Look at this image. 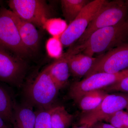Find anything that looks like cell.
<instances>
[{
  "mask_svg": "<svg viewBox=\"0 0 128 128\" xmlns=\"http://www.w3.org/2000/svg\"><path fill=\"white\" fill-rule=\"evenodd\" d=\"M128 42V20L118 25L101 28L82 43L71 48L73 54L82 53L90 57L102 54Z\"/></svg>",
  "mask_w": 128,
  "mask_h": 128,
  "instance_id": "1",
  "label": "cell"
},
{
  "mask_svg": "<svg viewBox=\"0 0 128 128\" xmlns=\"http://www.w3.org/2000/svg\"><path fill=\"white\" fill-rule=\"evenodd\" d=\"M59 90L48 73V66L40 72L24 87L26 102L38 109L47 110L54 106Z\"/></svg>",
  "mask_w": 128,
  "mask_h": 128,
  "instance_id": "2",
  "label": "cell"
},
{
  "mask_svg": "<svg viewBox=\"0 0 128 128\" xmlns=\"http://www.w3.org/2000/svg\"><path fill=\"white\" fill-rule=\"evenodd\" d=\"M128 18V0H106L76 45L82 43L97 30L118 25Z\"/></svg>",
  "mask_w": 128,
  "mask_h": 128,
  "instance_id": "3",
  "label": "cell"
},
{
  "mask_svg": "<svg viewBox=\"0 0 128 128\" xmlns=\"http://www.w3.org/2000/svg\"><path fill=\"white\" fill-rule=\"evenodd\" d=\"M0 48L25 60L31 55L21 40L12 13L0 8Z\"/></svg>",
  "mask_w": 128,
  "mask_h": 128,
  "instance_id": "4",
  "label": "cell"
},
{
  "mask_svg": "<svg viewBox=\"0 0 128 128\" xmlns=\"http://www.w3.org/2000/svg\"><path fill=\"white\" fill-rule=\"evenodd\" d=\"M128 77V69L115 73H98L73 82L70 87L69 96L76 103L84 94L92 91L103 89Z\"/></svg>",
  "mask_w": 128,
  "mask_h": 128,
  "instance_id": "5",
  "label": "cell"
},
{
  "mask_svg": "<svg viewBox=\"0 0 128 128\" xmlns=\"http://www.w3.org/2000/svg\"><path fill=\"white\" fill-rule=\"evenodd\" d=\"M128 106V93L116 92L108 94L98 107L85 112L80 118V123L88 128L104 121L108 116L126 108Z\"/></svg>",
  "mask_w": 128,
  "mask_h": 128,
  "instance_id": "6",
  "label": "cell"
},
{
  "mask_svg": "<svg viewBox=\"0 0 128 128\" xmlns=\"http://www.w3.org/2000/svg\"><path fill=\"white\" fill-rule=\"evenodd\" d=\"M106 1L94 0L90 2L75 19L69 24L60 38L64 46H71L80 39Z\"/></svg>",
  "mask_w": 128,
  "mask_h": 128,
  "instance_id": "7",
  "label": "cell"
},
{
  "mask_svg": "<svg viewBox=\"0 0 128 128\" xmlns=\"http://www.w3.org/2000/svg\"><path fill=\"white\" fill-rule=\"evenodd\" d=\"M10 10L18 17L42 28L44 22L50 18L51 12L46 1L42 0H10Z\"/></svg>",
  "mask_w": 128,
  "mask_h": 128,
  "instance_id": "8",
  "label": "cell"
},
{
  "mask_svg": "<svg viewBox=\"0 0 128 128\" xmlns=\"http://www.w3.org/2000/svg\"><path fill=\"white\" fill-rule=\"evenodd\" d=\"M128 69V42L97 57L85 78L96 73H115Z\"/></svg>",
  "mask_w": 128,
  "mask_h": 128,
  "instance_id": "9",
  "label": "cell"
},
{
  "mask_svg": "<svg viewBox=\"0 0 128 128\" xmlns=\"http://www.w3.org/2000/svg\"><path fill=\"white\" fill-rule=\"evenodd\" d=\"M27 68L25 60L0 48V82L19 87Z\"/></svg>",
  "mask_w": 128,
  "mask_h": 128,
  "instance_id": "10",
  "label": "cell"
},
{
  "mask_svg": "<svg viewBox=\"0 0 128 128\" xmlns=\"http://www.w3.org/2000/svg\"><path fill=\"white\" fill-rule=\"evenodd\" d=\"M12 13L24 45L31 53L36 52L39 47L40 41V36L36 27Z\"/></svg>",
  "mask_w": 128,
  "mask_h": 128,
  "instance_id": "11",
  "label": "cell"
},
{
  "mask_svg": "<svg viewBox=\"0 0 128 128\" xmlns=\"http://www.w3.org/2000/svg\"><path fill=\"white\" fill-rule=\"evenodd\" d=\"M69 50L63 54L62 57L48 66V73L53 82L59 90L67 85L70 75L68 59Z\"/></svg>",
  "mask_w": 128,
  "mask_h": 128,
  "instance_id": "12",
  "label": "cell"
},
{
  "mask_svg": "<svg viewBox=\"0 0 128 128\" xmlns=\"http://www.w3.org/2000/svg\"><path fill=\"white\" fill-rule=\"evenodd\" d=\"M68 59L70 74L74 76L81 78L85 76L93 65L97 57H90L82 53L73 54L71 50Z\"/></svg>",
  "mask_w": 128,
  "mask_h": 128,
  "instance_id": "13",
  "label": "cell"
},
{
  "mask_svg": "<svg viewBox=\"0 0 128 128\" xmlns=\"http://www.w3.org/2000/svg\"><path fill=\"white\" fill-rule=\"evenodd\" d=\"M33 107L26 102L20 105L15 104L14 128H34L36 114Z\"/></svg>",
  "mask_w": 128,
  "mask_h": 128,
  "instance_id": "14",
  "label": "cell"
},
{
  "mask_svg": "<svg viewBox=\"0 0 128 128\" xmlns=\"http://www.w3.org/2000/svg\"><path fill=\"white\" fill-rule=\"evenodd\" d=\"M108 94L102 89L92 91L84 94L76 103L84 112H90L98 107Z\"/></svg>",
  "mask_w": 128,
  "mask_h": 128,
  "instance_id": "15",
  "label": "cell"
},
{
  "mask_svg": "<svg viewBox=\"0 0 128 128\" xmlns=\"http://www.w3.org/2000/svg\"><path fill=\"white\" fill-rule=\"evenodd\" d=\"M15 104L9 92L0 84V116L6 123H9L13 125Z\"/></svg>",
  "mask_w": 128,
  "mask_h": 128,
  "instance_id": "16",
  "label": "cell"
},
{
  "mask_svg": "<svg viewBox=\"0 0 128 128\" xmlns=\"http://www.w3.org/2000/svg\"><path fill=\"white\" fill-rule=\"evenodd\" d=\"M52 128H68L71 125L74 116L61 105L54 106L50 108Z\"/></svg>",
  "mask_w": 128,
  "mask_h": 128,
  "instance_id": "17",
  "label": "cell"
},
{
  "mask_svg": "<svg viewBox=\"0 0 128 128\" xmlns=\"http://www.w3.org/2000/svg\"><path fill=\"white\" fill-rule=\"evenodd\" d=\"M91 1L89 0H62L61 8L66 22L70 23Z\"/></svg>",
  "mask_w": 128,
  "mask_h": 128,
  "instance_id": "18",
  "label": "cell"
},
{
  "mask_svg": "<svg viewBox=\"0 0 128 128\" xmlns=\"http://www.w3.org/2000/svg\"><path fill=\"white\" fill-rule=\"evenodd\" d=\"M68 25L66 21L61 18H50L44 21L42 28L52 37L60 38L67 28Z\"/></svg>",
  "mask_w": 128,
  "mask_h": 128,
  "instance_id": "19",
  "label": "cell"
},
{
  "mask_svg": "<svg viewBox=\"0 0 128 128\" xmlns=\"http://www.w3.org/2000/svg\"><path fill=\"white\" fill-rule=\"evenodd\" d=\"M63 46L60 38L51 37L46 41L45 45L48 56L56 60L58 59L64 54Z\"/></svg>",
  "mask_w": 128,
  "mask_h": 128,
  "instance_id": "20",
  "label": "cell"
},
{
  "mask_svg": "<svg viewBox=\"0 0 128 128\" xmlns=\"http://www.w3.org/2000/svg\"><path fill=\"white\" fill-rule=\"evenodd\" d=\"M104 121L116 128H128V113L122 110L108 116Z\"/></svg>",
  "mask_w": 128,
  "mask_h": 128,
  "instance_id": "21",
  "label": "cell"
},
{
  "mask_svg": "<svg viewBox=\"0 0 128 128\" xmlns=\"http://www.w3.org/2000/svg\"><path fill=\"white\" fill-rule=\"evenodd\" d=\"M50 108L47 110L38 109L36 112V117L34 128H52Z\"/></svg>",
  "mask_w": 128,
  "mask_h": 128,
  "instance_id": "22",
  "label": "cell"
},
{
  "mask_svg": "<svg viewBox=\"0 0 128 128\" xmlns=\"http://www.w3.org/2000/svg\"><path fill=\"white\" fill-rule=\"evenodd\" d=\"M102 90L108 92H122L128 93V77L124 78Z\"/></svg>",
  "mask_w": 128,
  "mask_h": 128,
  "instance_id": "23",
  "label": "cell"
},
{
  "mask_svg": "<svg viewBox=\"0 0 128 128\" xmlns=\"http://www.w3.org/2000/svg\"><path fill=\"white\" fill-rule=\"evenodd\" d=\"M92 128H116L112 124L108 123H105L102 122H99L94 124Z\"/></svg>",
  "mask_w": 128,
  "mask_h": 128,
  "instance_id": "24",
  "label": "cell"
},
{
  "mask_svg": "<svg viewBox=\"0 0 128 128\" xmlns=\"http://www.w3.org/2000/svg\"><path fill=\"white\" fill-rule=\"evenodd\" d=\"M0 128H8L4 120L0 116Z\"/></svg>",
  "mask_w": 128,
  "mask_h": 128,
  "instance_id": "25",
  "label": "cell"
},
{
  "mask_svg": "<svg viewBox=\"0 0 128 128\" xmlns=\"http://www.w3.org/2000/svg\"><path fill=\"white\" fill-rule=\"evenodd\" d=\"M73 128H88L86 126H84V125H81L80 127H74Z\"/></svg>",
  "mask_w": 128,
  "mask_h": 128,
  "instance_id": "26",
  "label": "cell"
},
{
  "mask_svg": "<svg viewBox=\"0 0 128 128\" xmlns=\"http://www.w3.org/2000/svg\"><path fill=\"white\" fill-rule=\"evenodd\" d=\"M2 2H3V1H2L0 0V8L1 7V6H2Z\"/></svg>",
  "mask_w": 128,
  "mask_h": 128,
  "instance_id": "27",
  "label": "cell"
},
{
  "mask_svg": "<svg viewBox=\"0 0 128 128\" xmlns=\"http://www.w3.org/2000/svg\"><path fill=\"white\" fill-rule=\"evenodd\" d=\"M126 109H127V111H128V107L126 108Z\"/></svg>",
  "mask_w": 128,
  "mask_h": 128,
  "instance_id": "28",
  "label": "cell"
},
{
  "mask_svg": "<svg viewBox=\"0 0 128 128\" xmlns=\"http://www.w3.org/2000/svg\"></svg>",
  "mask_w": 128,
  "mask_h": 128,
  "instance_id": "29",
  "label": "cell"
},
{
  "mask_svg": "<svg viewBox=\"0 0 128 128\" xmlns=\"http://www.w3.org/2000/svg\"></svg>",
  "mask_w": 128,
  "mask_h": 128,
  "instance_id": "30",
  "label": "cell"
}]
</instances>
